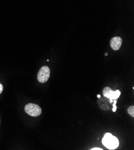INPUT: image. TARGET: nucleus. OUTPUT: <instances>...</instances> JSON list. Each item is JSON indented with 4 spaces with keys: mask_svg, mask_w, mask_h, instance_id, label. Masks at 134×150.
<instances>
[{
    "mask_svg": "<svg viewBox=\"0 0 134 150\" xmlns=\"http://www.w3.org/2000/svg\"><path fill=\"white\" fill-rule=\"evenodd\" d=\"M50 76V69L47 66H44L40 68L37 74V80L41 83L47 82Z\"/></svg>",
    "mask_w": 134,
    "mask_h": 150,
    "instance_id": "nucleus-3",
    "label": "nucleus"
},
{
    "mask_svg": "<svg viewBox=\"0 0 134 150\" xmlns=\"http://www.w3.org/2000/svg\"><path fill=\"white\" fill-rule=\"evenodd\" d=\"M117 103V101L115 100L114 102V104H113V112H115L116 111V110H117V107L115 106V103Z\"/></svg>",
    "mask_w": 134,
    "mask_h": 150,
    "instance_id": "nucleus-7",
    "label": "nucleus"
},
{
    "mask_svg": "<svg viewBox=\"0 0 134 150\" xmlns=\"http://www.w3.org/2000/svg\"><path fill=\"white\" fill-rule=\"evenodd\" d=\"M128 114L132 117H134V106H130L128 109Z\"/></svg>",
    "mask_w": 134,
    "mask_h": 150,
    "instance_id": "nucleus-6",
    "label": "nucleus"
},
{
    "mask_svg": "<svg viewBox=\"0 0 134 150\" xmlns=\"http://www.w3.org/2000/svg\"><path fill=\"white\" fill-rule=\"evenodd\" d=\"M97 98H100V95H97Z\"/></svg>",
    "mask_w": 134,
    "mask_h": 150,
    "instance_id": "nucleus-10",
    "label": "nucleus"
},
{
    "mask_svg": "<svg viewBox=\"0 0 134 150\" xmlns=\"http://www.w3.org/2000/svg\"><path fill=\"white\" fill-rule=\"evenodd\" d=\"M25 111L29 115L32 117H37L41 114L42 109L38 105L29 103L25 105Z\"/></svg>",
    "mask_w": 134,
    "mask_h": 150,
    "instance_id": "nucleus-2",
    "label": "nucleus"
},
{
    "mask_svg": "<svg viewBox=\"0 0 134 150\" xmlns=\"http://www.w3.org/2000/svg\"><path fill=\"white\" fill-rule=\"evenodd\" d=\"M92 150H95V149H97V150H102V149H101V148H92V149H91Z\"/></svg>",
    "mask_w": 134,
    "mask_h": 150,
    "instance_id": "nucleus-9",
    "label": "nucleus"
},
{
    "mask_svg": "<svg viewBox=\"0 0 134 150\" xmlns=\"http://www.w3.org/2000/svg\"><path fill=\"white\" fill-rule=\"evenodd\" d=\"M122 44V39L119 37H113L110 41L111 49L114 50H118L120 49Z\"/></svg>",
    "mask_w": 134,
    "mask_h": 150,
    "instance_id": "nucleus-5",
    "label": "nucleus"
},
{
    "mask_svg": "<svg viewBox=\"0 0 134 150\" xmlns=\"http://www.w3.org/2000/svg\"><path fill=\"white\" fill-rule=\"evenodd\" d=\"M120 92L117 90L116 91H113L109 87H106L103 90V96L108 98L110 99V103L113 102V99H117L119 98L120 95Z\"/></svg>",
    "mask_w": 134,
    "mask_h": 150,
    "instance_id": "nucleus-4",
    "label": "nucleus"
},
{
    "mask_svg": "<svg viewBox=\"0 0 134 150\" xmlns=\"http://www.w3.org/2000/svg\"><path fill=\"white\" fill-rule=\"evenodd\" d=\"M3 85L1 84H0V94L1 93V92H3Z\"/></svg>",
    "mask_w": 134,
    "mask_h": 150,
    "instance_id": "nucleus-8",
    "label": "nucleus"
},
{
    "mask_svg": "<svg viewBox=\"0 0 134 150\" xmlns=\"http://www.w3.org/2000/svg\"><path fill=\"white\" fill-rule=\"evenodd\" d=\"M108 55V53H105V56H107Z\"/></svg>",
    "mask_w": 134,
    "mask_h": 150,
    "instance_id": "nucleus-11",
    "label": "nucleus"
},
{
    "mask_svg": "<svg viewBox=\"0 0 134 150\" xmlns=\"http://www.w3.org/2000/svg\"><path fill=\"white\" fill-rule=\"evenodd\" d=\"M102 144L109 149H114L118 146L119 142L116 137L111 133H107L103 138Z\"/></svg>",
    "mask_w": 134,
    "mask_h": 150,
    "instance_id": "nucleus-1",
    "label": "nucleus"
}]
</instances>
